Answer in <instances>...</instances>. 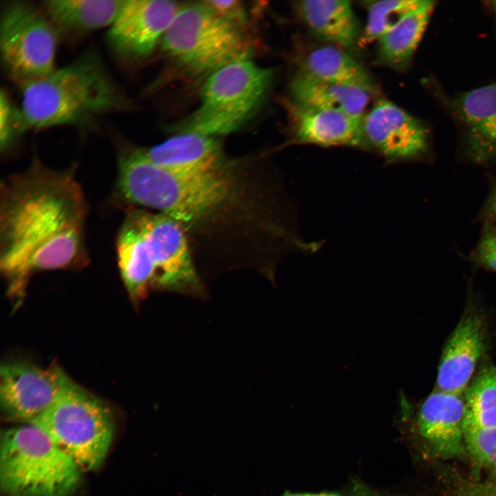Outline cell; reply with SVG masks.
I'll return each instance as SVG.
<instances>
[{"mask_svg": "<svg viewBox=\"0 0 496 496\" xmlns=\"http://www.w3.org/2000/svg\"><path fill=\"white\" fill-rule=\"evenodd\" d=\"M493 8L494 9V11H495V15H496V1H493Z\"/></svg>", "mask_w": 496, "mask_h": 496, "instance_id": "obj_33", "label": "cell"}, {"mask_svg": "<svg viewBox=\"0 0 496 496\" xmlns=\"http://www.w3.org/2000/svg\"><path fill=\"white\" fill-rule=\"evenodd\" d=\"M484 221L496 224V180L493 183L482 211Z\"/></svg>", "mask_w": 496, "mask_h": 496, "instance_id": "obj_30", "label": "cell"}, {"mask_svg": "<svg viewBox=\"0 0 496 496\" xmlns=\"http://www.w3.org/2000/svg\"><path fill=\"white\" fill-rule=\"evenodd\" d=\"M217 137L182 132L147 149H141L145 158L161 168L189 171L210 168L227 154Z\"/></svg>", "mask_w": 496, "mask_h": 496, "instance_id": "obj_17", "label": "cell"}, {"mask_svg": "<svg viewBox=\"0 0 496 496\" xmlns=\"http://www.w3.org/2000/svg\"><path fill=\"white\" fill-rule=\"evenodd\" d=\"M167 0H127L110 25L107 40L111 48L123 57L148 54L180 9Z\"/></svg>", "mask_w": 496, "mask_h": 496, "instance_id": "obj_12", "label": "cell"}, {"mask_svg": "<svg viewBox=\"0 0 496 496\" xmlns=\"http://www.w3.org/2000/svg\"><path fill=\"white\" fill-rule=\"evenodd\" d=\"M0 402L11 420L30 423L56 400L68 377L60 368L44 369L23 362L1 367Z\"/></svg>", "mask_w": 496, "mask_h": 496, "instance_id": "obj_11", "label": "cell"}, {"mask_svg": "<svg viewBox=\"0 0 496 496\" xmlns=\"http://www.w3.org/2000/svg\"><path fill=\"white\" fill-rule=\"evenodd\" d=\"M296 8L309 31L320 40L343 50L358 43L359 23L350 1H300Z\"/></svg>", "mask_w": 496, "mask_h": 496, "instance_id": "obj_18", "label": "cell"}, {"mask_svg": "<svg viewBox=\"0 0 496 496\" xmlns=\"http://www.w3.org/2000/svg\"><path fill=\"white\" fill-rule=\"evenodd\" d=\"M203 3L216 14L237 26L245 20L243 6L238 1L212 0Z\"/></svg>", "mask_w": 496, "mask_h": 496, "instance_id": "obj_29", "label": "cell"}, {"mask_svg": "<svg viewBox=\"0 0 496 496\" xmlns=\"http://www.w3.org/2000/svg\"><path fill=\"white\" fill-rule=\"evenodd\" d=\"M83 472L39 427L24 423L1 435L0 488L6 496H67Z\"/></svg>", "mask_w": 496, "mask_h": 496, "instance_id": "obj_4", "label": "cell"}, {"mask_svg": "<svg viewBox=\"0 0 496 496\" xmlns=\"http://www.w3.org/2000/svg\"><path fill=\"white\" fill-rule=\"evenodd\" d=\"M462 395L433 391L417 410L413 424L414 431L437 457L456 458L465 451L466 406Z\"/></svg>", "mask_w": 496, "mask_h": 496, "instance_id": "obj_13", "label": "cell"}, {"mask_svg": "<svg viewBox=\"0 0 496 496\" xmlns=\"http://www.w3.org/2000/svg\"><path fill=\"white\" fill-rule=\"evenodd\" d=\"M123 0H52L44 2L48 16L57 25L70 30L88 31L110 26L118 16Z\"/></svg>", "mask_w": 496, "mask_h": 496, "instance_id": "obj_23", "label": "cell"}, {"mask_svg": "<svg viewBox=\"0 0 496 496\" xmlns=\"http://www.w3.org/2000/svg\"><path fill=\"white\" fill-rule=\"evenodd\" d=\"M0 189V268L11 292L21 293L34 272L87 262V203L74 169L54 170L34 158Z\"/></svg>", "mask_w": 496, "mask_h": 496, "instance_id": "obj_2", "label": "cell"}, {"mask_svg": "<svg viewBox=\"0 0 496 496\" xmlns=\"http://www.w3.org/2000/svg\"><path fill=\"white\" fill-rule=\"evenodd\" d=\"M21 86L19 132L81 124L127 106L121 88L93 52Z\"/></svg>", "mask_w": 496, "mask_h": 496, "instance_id": "obj_3", "label": "cell"}, {"mask_svg": "<svg viewBox=\"0 0 496 496\" xmlns=\"http://www.w3.org/2000/svg\"><path fill=\"white\" fill-rule=\"evenodd\" d=\"M273 74L249 57L211 72L203 86L200 105L182 132L217 137L237 131L259 107Z\"/></svg>", "mask_w": 496, "mask_h": 496, "instance_id": "obj_6", "label": "cell"}, {"mask_svg": "<svg viewBox=\"0 0 496 496\" xmlns=\"http://www.w3.org/2000/svg\"><path fill=\"white\" fill-rule=\"evenodd\" d=\"M421 1L384 0L371 3L368 6L366 25L358 44L364 45L377 41L416 8Z\"/></svg>", "mask_w": 496, "mask_h": 496, "instance_id": "obj_25", "label": "cell"}, {"mask_svg": "<svg viewBox=\"0 0 496 496\" xmlns=\"http://www.w3.org/2000/svg\"><path fill=\"white\" fill-rule=\"evenodd\" d=\"M19 132V111L13 109L4 92L0 97V143L1 150L10 143L16 132Z\"/></svg>", "mask_w": 496, "mask_h": 496, "instance_id": "obj_28", "label": "cell"}, {"mask_svg": "<svg viewBox=\"0 0 496 496\" xmlns=\"http://www.w3.org/2000/svg\"><path fill=\"white\" fill-rule=\"evenodd\" d=\"M116 247L121 276L131 298L138 300L149 289H155V271L147 259L141 231L127 212Z\"/></svg>", "mask_w": 496, "mask_h": 496, "instance_id": "obj_20", "label": "cell"}, {"mask_svg": "<svg viewBox=\"0 0 496 496\" xmlns=\"http://www.w3.org/2000/svg\"><path fill=\"white\" fill-rule=\"evenodd\" d=\"M464 428H496V369L484 370L464 391Z\"/></svg>", "mask_w": 496, "mask_h": 496, "instance_id": "obj_24", "label": "cell"}, {"mask_svg": "<svg viewBox=\"0 0 496 496\" xmlns=\"http://www.w3.org/2000/svg\"><path fill=\"white\" fill-rule=\"evenodd\" d=\"M127 212L142 235L146 254L156 273L155 289L200 296L204 286L182 227L161 212L129 207Z\"/></svg>", "mask_w": 496, "mask_h": 496, "instance_id": "obj_9", "label": "cell"}, {"mask_svg": "<svg viewBox=\"0 0 496 496\" xmlns=\"http://www.w3.org/2000/svg\"><path fill=\"white\" fill-rule=\"evenodd\" d=\"M466 448L496 475V428H464Z\"/></svg>", "mask_w": 496, "mask_h": 496, "instance_id": "obj_26", "label": "cell"}, {"mask_svg": "<svg viewBox=\"0 0 496 496\" xmlns=\"http://www.w3.org/2000/svg\"><path fill=\"white\" fill-rule=\"evenodd\" d=\"M278 496H352L351 493L343 494L336 491H322V492H291L285 490Z\"/></svg>", "mask_w": 496, "mask_h": 496, "instance_id": "obj_31", "label": "cell"}, {"mask_svg": "<svg viewBox=\"0 0 496 496\" xmlns=\"http://www.w3.org/2000/svg\"><path fill=\"white\" fill-rule=\"evenodd\" d=\"M481 496H496V493L492 490L491 492L484 494Z\"/></svg>", "mask_w": 496, "mask_h": 496, "instance_id": "obj_32", "label": "cell"}, {"mask_svg": "<svg viewBox=\"0 0 496 496\" xmlns=\"http://www.w3.org/2000/svg\"><path fill=\"white\" fill-rule=\"evenodd\" d=\"M477 265L496 272V225L484 221L479 239L471 254Z\"/></svg>", "mask_w": 496, "mask_h": 496, "instance_id": "obj_27", "label": "cell"}, {"mask_svg": "<svg viewBox=\"0 0 496 496\" xmlns=\"http://www.w3.org/2000/svg\"><path fill=\"white\" fill-rule=\"evenodd\" d=\"M30 423L45 432L83 473L101 466L114 434L110 409L69 377L53 403Z\"/></svg>", "mask_w": 496, "mask_h": 496, "instance_id": "obj_5", "label": "cell"}, {"mask_svg": "<svg viewBox=\"0 0 496 496\" xmlns=\"http://www.w3.org/2000/svg\"><path fill=\"white\" fill-rule=\"evenodd\" d=\"M369 150L381 156L386 164L422 158L428 149V135L424 125L405 110L380 99L362 118Z\"/></svg>", "mask_w": 496, "mask_h": 496, "instance_id": "obj_10", "label": "cell"}, {"mask_svg": "<svg viewBox=\"0 0 496 496\" xmlns=\"http://www.w3.org/2000/svg\"><path fill=\"white\" fill-rule=\"evenodd\" d=\"M434 5L433 1L422 0L377 41L378 56L382 63L395 69L408 65L424 33Z\"/></svg>", "mask_w": 496, "mask_h": 496, "instance_id": "obj_22", "label": "cell"}, {"mask_svg": "<svg viewBox=\"0 0 496 496\" xmlns=\"http://www.w3.org/2000/svg\"><path fill=\"white\" fill-rule=\"evenodd\" d=\"M484 347V324L474 313L458 323L443 351L436 390L463 394L468 386Z\"/></svg>", "mask_w": 496, "mask_h": 496, "instance_id": "obj_16", "label": "cell"}, {"mask_svg": "<svg viewBox=\"0 0 496 496\" xmlns=\"http://www.w3.org/2000/svg\"><path fill=\"white\" fill-rule=\"evenodd\" d=\"M451 107L462 127L469 158L475 163L496 161V83L453 98Z\"/></svg>", "mask_w": 496, "mask_h": 496, "instance_id": "obj_14", "label": "cell"}, {"mask_svg": "<svg viewBox=\"0 0 496 496\" xmlns=\"http://www.w3.org/2000/svg\"><path fill=\"white\" fill-rule=\"evenodd\" d=\"M290 90L297 103L358 118L364 117L371 94L359 87L322 81L302 72L293 79Z\"/></svg>", "mask_w": 496, "mask_h": 496, "instance_id": "obj_19", "label": "cell"}, {"mask_svg": "<svg viewBox=\"0 0 496 496\" xmlns=\"http://www.w3.org/2000/svg\"><path fill=\"white\" fill-rule=\"evenodd\" d=\"M493 491L496 493V488H495L494 490H493Z\"/></svg>", "mask_w": 496, "mask_h": 496, "instance_id": "obj_34", "label": "cell"}, {"mask_svg": "<svg viewBox=\"0 0 496 496\" xmlns=\"http://www.w3.org/2000/svg\"><path fill=\"white\" fill-rule=\"evenodd\" d=\"M161 42L172 58L198 73L209 74L249 57L248 44L238 27L203 2L180 7Z\"/></svg>", "mask_w": 496, "mask_h": 496, "instance_id": "obj_7", "label": "cell"}, {"mask_svg": "<svg viewBox=\"0 0 496 496\" xmlns=\"http://www.w3.org/2000/svg\"><path fill=\"white\" fill-rule=\"evenodd\" d=\"M302 71L317 79L374 91L375 83L368 71L345 50L328 45L317 48L303 59Z\"/></svg>", "mask_w": 496, "mask_h": 496, "instance_id": "obj_21", "label": "cell"}, {"mask_svg": "<svg viewBox=\"0 0 496 496\" xmlns=\"http://www.w3.org/2000/svg\"><path fill=\"white\" fill-rule=\"evenodd\" d=\"M114 195L176 220L198 269L248 267L271 277L287 255L322 244L300 235L278 172L256 157L227 155L208 169L172 171L133 150L118 160Z\"/></svg>", "mask_w": 496, "mask_h": 496, "instance_id": "obj_1", "label": "cell"}, {"mask_svg": "<svg viewBox=\"0 0 496 496\" xmlns=\"http://www.w3.org/2000/svg\"><path fill=\"white\" fill-rule=\"evenodd\" d=\"M291 143L369 150L362 118L338 111L290 104Z\"/></svg>", "mask_w": 496, "mask_h": 496, "instance_id": "obj_15", "label": "cell"}, {"mask_svg": "<svg viewBox=\"0 0 496 496\" xmlns=\"http://www.w3.org/2000/svg\"><path fill=\"white\" fill-rule=\"evenodd\" d=\"M55 30L42 12L22 1L7 3L0 25L1 59L10 76L21 85L42 79L54 70Z\"/></svg>", "mask_w": 496, "mask_h": 496, "instance_id": "obj_8", "label": "cell"}]
</instances>
